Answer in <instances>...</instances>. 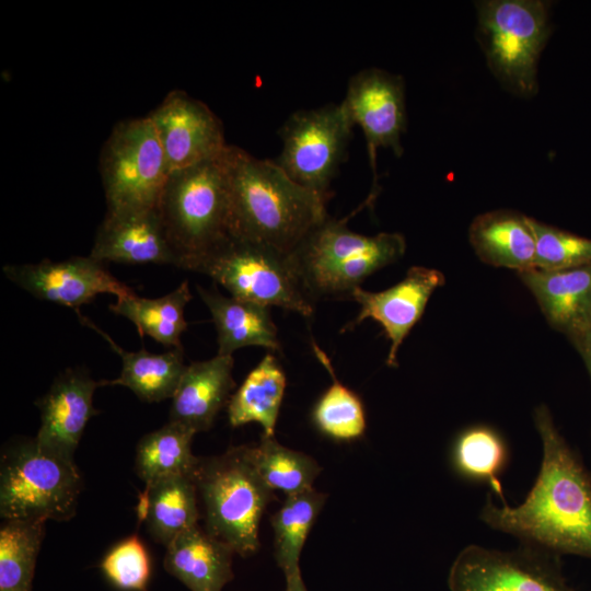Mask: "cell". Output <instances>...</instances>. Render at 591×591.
<instances>
[{
	"label": "cell",
	"mask_w": 591,
	"mask_h": 591,
	"mask_svg": "<svg viewBox=\"0 0 591 591\" xmlns=\"http://www.w3.org/2000/svg\"><path fill=\"white\" fill-rule=\"evenodd\" d=\"M533 420L543 451L533 487L517 507L506 501L496 505L489 494L479 519L526 546L591 559V474L557 429L546 405L535 407Z\"/></svg>",
	"instance_id": "obj_1"
},
{
	"label": "cell",
	"mask_w": 591,
	"mask_h": 591,
	"mask_svg": "<svg viewBox=\"0 0 591 591\" xmlns=\"http://www.w3.org/2000/svg\"><path fill=\"white\" fill-rule=\"evenodd\" d=\"M222 157L231 236L292 254L328 217L326 200L291 179L275 161L230 144Z\"/></svg>",
	"instance_id": "obj_2"
},
{
	"label": "cell",
	"mask_w": 591,
	"mask_h": 591,
	"mask_svg": "<svg viewBox=\"0 0 591 591\" xmlns=\"http://www.w3.org/2000/svg\"><path fill=\"white\" fill-rule=\"evenodd\" d=\"M222 155L173 172L165 184L157 210L178 268L193 271L230 236Z\"/></svg>",
	"instance_id": "obj_3"
},
{
	"label": "cell",
	"mask_w": 591,
	"mask_h": 591,
	"mask_svg": "<svg viewBox=\"0 0 591 591\" xmlns=\"http://www.w3.org/2000/svg\"><path fill=\"white\" fill-rule=\"evenodd\" d=\"M193 478L205 503L206 531L241 556L257 552L259 522L274 493L257 468L254 447L199 457Z\"/></svg>",
	"instance_id": "obj_4"
},
{
	"label": "cell",
	"mask_w": 591,
	"mask_h": 591,
	"mask_svg": "<svg viewBox=\"0 0 591 591\" xmlns=\"http://www.w3.org/2000/svg\"><path fill=\"white\" fill-rule=\"evenodd\" d=\"M344 219L328 217L300 243L292 256L304 288L314 301L349 299L354 289L374 271L399 259L406 250L399 233L373 236L351 231Z\"/></svg>",
	"instance_id": "obj_5"
},
{
	"label": "cell",
	"mask_w": 591,
	"mask_h": 591,
	"mask_svg": "<svg viewBox=\"0 0 591 591\" xmlns=\"http://www.w3.org/2000/svg\"><path fill=\"white\" fill-rule=\"evenodd\" d=\"M549 2L485 0L476 2L477 36L488 68L509 92H537L541 54L552 33Z\"/></svg>",
	"instance_id": "obj_6"
},
{
	"label": "cell",
	"mask_w": 591,
	"mask_h": 591,
	"mask_svg": "<svg viewBox=\"0 0 591 591\" xmlns=\"http://www.w3.org/2000/svg\"><path fill=\"white\" fill-rule=\"evenodd\" d=\"M82 478L74 463L40 448L35 438L1 456L0 514L4 520L66 521L76 514Z\"/></svg>",
	"instance_id": "obj_7"
},
{
	"label": "cell",
	"mask_w": 591,
	"mask_h": 591,
	"mask_svg": "<svg viewBox=\"0 0 591 591\" xmlns=\"http://www.w3.org/2000/svg\"><path fill=\"white\" fill-rule=\"evenodd\" d=\"M193 271L211 277L231 297L305 317L314 313L292 254L230 235Z\"/></svg>",
	"instance_id": "obj_8"
},
{
	"label": "cell",
	"mask_w": 591,
	"mask_h": 591,
	"mask_svg": "<svg viewBox=\"0 0 591 591\" xmlns=\"http://www.w3.org/2000/svg\"><path fill=\"white\" fill-rule=\"evenodd\" d=\"M100 174L107 212L158 209L170 172L149 116L113 127L101 150Z\"/></svg>",
	"instance_id": "obj_9"
},
{
	"label": "cell",
	"mask_w": 591,
	"mask_h": 591,
	"mask_svg": "<svg viewBox=\"0 0 591 591\" xmlns=\"http://www.w3.org/2000/svg\"><path fill=\"white\" fill-rule=\"evenodd\" d=\"M354 126L343 102L297 111L278 130L282 149L275 162L327 201L331 184L347 159Z\"/></svg>",
	"instance_id": "obj_10"
},
{
	"label": "cell",
	"mask_w": 591,
	"mask_h": 591,
	"mask_svg": "<svg viewBox=\"0 0 591 591\" xmlns=\"http://www.w3.org/2000/svg\"><path fill=\"white\" fill-rule=\"evenodd\" d=\"M552 554L526 546L500 551L471 544L449 570L450 591H575Z\"/></svg>",
	"instance_id": "obj_11"
},
{
	"label": "cell",
	"mask_w": 591,
	"mask_h": 591,
	"mask_svg": "<svg viewBox=\"0 0 591 591\" xmlns=\"http://www.w3.org/2000/svg\"><path fill=\"white\" fill-rule=\"evenodd\" d=\"M354 125L366 138L373 189H376V152L389 148L402 157L401 142L406 130L405 83L401 76L380 68H367L354 74L343 101Z\"/></svg>",
	"instance_id": "obj_12"
},
{
	"label": "cell",
	"mask_w": 591,
	"mask_h": 591,
	"mask_svg": "<svg viewBox=\"0 0 591 591\" xmlns=\"http://www.w3.org/2000/svg\"><path fill=\"white\" fill-rule=\"evenodd\" d=\"M2 271L7 279L33 297L74 309L77 313L99 294L121 298L135 293L91 256L5 265Z\"/></svg>",
	"instance_id": "obj_13"
},
{
	"label": "cell",
	"mask_w": 591,
	"mask_h": 591,
	"mask_svg": "<svg viewBox=\"0 0 591 591\" xmlns=\"http://www.w3.org/2000/svg\"><path fill=\"white\" fill-rule=\"evenodd\" d=\"M161 141L170 174L219 157L227 143L216 114L181 90L170 91L148 115Z\"/></svg>",
	"instance_id": "obj_14"
},
{
	"label": "cell",
	"mask_w": 591,
	"mask_h": 591,
	"mask_svg": "<svg viewBox=\"0 0 591 591\" xmlns=\"http://www.w3.org/2000/svg\"><path fill=\"white\" fill-rule=\"evenodd\" d=\"M444 281V275L434 268L413 266L403 280L383 291L370 292L358 287L349 299L360 305V311L341 332L354 328L367 318L378 322L390 340L386 364L396 367L401 345L420 320L431 294Z\"/></svg>",
	"instance_id": "obj_15"
},
{
	"label": "cell",
	"mask_w": 591,
	"mask_h": 591,
	"mask_svg": "<svg viewBox=\"0 0 591 591\" xmlns=\"http://www.w3.org/2000/svg\"><path fill=\"white\" fill-rule=\"evenodd\" d=\"M95 381L83 369H67L53 382L48 392L38 398L40 425L35 437L37 444L68 460L79 445L89 420L97 413L93 406Z\"/></svg>",
	"instance_id": "obj_16"
},
{
	"label": "cell",
	"mask_w": 591,
	"mask_h": 591,
	"mask_svg": "<svg viewBox=\"0 0 591 591\" xmlns=\"http://www.w3.org/2000/svg\"><path fill=\"white\" fill-rule=\"evenodd\" d=\"M103 263L159 264L177 267L158 210L111 213L100 224L90 255Z\"/></svg>",
	"instance_id": "obj_17"
},
{
	"label": "cell",
	"mask_w": 591,
	"mask_h": 591,
	"mask_svg": "<svg viewBox=\"0 0 591 591\" xmlns=\"http://www.w3.org/2000/svg\"><path fill=\"white\" fill-rule=\"evenodd\" d=\"M549 325L570 340L591 324V264L557 271L519 273Z\"/></svg>",
	"instance_id": "obj_18"
},
{
	"label": "cell",
	"mask_w": 591,
	"mask_h": 591,
	"mask_svg": "<svg viewBox=\"0 0 591 591\" xmlns=\"http://www.w3.org/2000/svg\"><path fill=\"white\" fill-rule=\"evenodd\" d=\"M232 356L218 355L188 364L172 397L170 421L178 422L196 433L208 430L230 401L235 383Z\"/></svg>",
	"instance_id": "obj_19"
},
{
	"label": "cell",
	"mask_w": 591,
	"mask_h": 591,
	"mask_svg": "<svg viewBox=\"0 0 591 591\" xmlns=\"http://www.w3.org/2000/svg\"><path fill=\"white\" fill-rule=\"evenodd\" d=\"M470 243L484 263L515 269L535 268V236L530 217L499 209L477 216L468 230Z\"/></svg>",
	"instance_id": "obj_20"
},
{
	"label": "cell",
	"mask_w": 591,
	"mask_h": 591,
	"mask_svg": "<svg viewBox=\"0 0 591 591\" xmlns=\"http://www.w3.org/2000/svg\"><path fill=\"white\" fill-rule=\"evenodd\" d=\"M233 551L195 525L166 546L164 567L190 591H222L233 579Z\"/></svg>",
	"instance_id": "obj_21"
},
{
	"label": "cell",
	"mask_w": 591,
	"mask_h": 591,
	"mask_svg": "<svg viewBox=\"0 0 591 591\" xmlns=\"http://www.w3.org/2000/svg\"><path fill=\"white\" fill-rule=\"evenodd\" d=\"M196 289L211 314L218 355L232 356L235 350L248 346L280 350L269 308L223 296L216 287L206 289L197 285Z\"/></svg>",
	"instance_id": "obj_22"
},
{
	"label": "cell",
	"mask_w": 591,
	"mask_h": 591,
	"mask_svg": "<svg viewBox=\"0 0 591 591\" xmlns=\"http://www.w3.org/2000/svg\"><path fill=\"white\" fill-rule=\"evenodd\" d=\"M78 316L83 324L97 332L121 359L119 376L103 381V385L126 386L147 403L173 397L187 367L184 363L183 349L174 348L162 354H152L144 348L126 351L92 321L81 314Z\"/></svg>",
	"instance_id": "obj_23"
},
{
	"label": "cell",
	"mask_w": 591,
	"mask_h": 591,
	"mask_svg": "<svg viewBox=\"0 0 591 591\" xmlns=\"http://www.w3.org/2000/svg\"><path fill=\"white\" fill-rule=\"evenodd\" d=\"M194 478L175 475L146 485L138 505V515L147 523L152 537L165 547L183 532L198 525Z\"/></svg>",
	"instance_id": "obj_24"
},
{
	"label": "cell",
	"mask_w": 591,
	"mask_h": 591,
	"mask_svg": "<svg viewBox=\"0 0 591 591\" xmlns=\"http://www.w3.org/2000/svg\"><path fill=\"white\" fill-rule=\"evenodd\" d=\"M286 385L281 367L271 354H266L230 397V425L257 422L263 428V436L274 437Z\"/></svg>",
	"instance_id": "obj_25"
},
{
	"label": "cell",
	"mask_w": 591,
	"mask_h": 591,
	"mask_svg": "<svg viewBox=\"0 0 591 591\" xmlns=\"http://www.w3.org/2000/svg\"><path fill=\"white\" fill-rule=\"evenodd\" d=\"M190 300L189 283L184 280L159 298H141L135 293L117 298L109 310L129 320L141 337L149 336L165 347L183 349L181 337L187 328L184 311Z\"/></svg>",
	"instance_id": "obj_26"
},
{
	"label": "cell",
	"mask_w": 591,
	"mask_h": 591,
	"mask_svg": "<svg viewBox=\"0 0 591 591\" xmlns=\"http://www.w3.org/2000/svg\"><path fill=\"white\" fill-rule=\"evenodd\" d=\"M195 434L194 430L170 420L144 434L137 444L135 460V470L140 479L149 485L169 476L193 477L199 462V457L192 452Z\"/></svg>",
	"instance_id": "obj_27"
},
{
	"label": "cell",
	"mask_w": 591,
	"mask_h": 591,
	"mask_svg": "<svg viewBox=\"0 0 591 591\" xmlns=\"http://www.w3.org/2000/svg\"><path fill=\"white\" fill-rule=\"evenodd\" d=\"M325 500L326 495L311 488L288 496L271 517L275 558L286 577L300 571L301 551Z\"/></svg>",
	"instance_id": "obj_28"
},
{
	"label": "cell",
	"mask_w": 591,
	"mask_h": 591,
	"mask_svg": "<svg viewBox=\"0 0 591 591\" xmlns=\"http://www.w3.org/2000/svg\"><path fill=\"white\" fill-rule=\"evenodd\" d=\"M44 520H4L0 529V591H32Z\"/></svg>",
	"instance_id": "obj_29"
},
{
	"label": "cell",
	"mask_w": 591,
	"mask_h": 591,
	"mask_svg": "<svg viewBox=\"0 0 591 591\" xmlns=\"http://www.w3.org/2000/svg\"><path fill=\"white\" fill-rule=\"evenodd\" d=\"M452 462L459 474L488 483L500 500L505 501L499 476L508 462V449L496 430L486 426L464 430L455 440Z\"/></svg>",
	"instance_id": "obj_30"
},
{
	"label": "cell",
	"mask_w": 591,
	"mask_h": 591,
	"mask_svg": "<svg viewBox=\"0 0 591 591\" xmlns=\"http://www.w3.org/2000/svg\"><path fill=\"white\" fill-rule=\"evenodd\" d=\"M313 351L329 373L333 384L322 394L312 413L318 430L335 440L360 438L367 427L366 412L359 396L336 378L327 355L312 340Z\"/></svg>",
	"instance_id": "obj_31"
},
{
	"label": "cell",
	"mask_w": 591,
	"mask_h": 591,
	"mask_svg": "<svg viewBox=\"0 0 591 591\" xmlns=\"http://www.w3.org/2000/svg\"><path fill=\"white\" fill-rule=\"evenodd\" d=\"M254 450L257 468L273 490H280L288 497L313 488L321 466L311 456L265 436Z\"/></svg>",
	"instance_id": "obj_32"
},
{
	"label": "cell",
	"mask_w": 591,
	"mask_h": 591,
	"mask_svg": "<svg viewBox=\"0 0 591 591\" xmlns=\"http://www.w3.org/2000/svg\"><path fill=\"white\" fill-rule=\"evenodd\" d=\"M535 236V268L545 271L571 269L591 264V239L583 237L530 217Z\"/></svg>",
	"instance_id": "obj_33"
},
{
	"label": "cell",
	"mask_w": 591,
	"mask_h": 591,
	"mask_svg": "<svg viewBox=\"0 0 591 591\" xmlns=\"http://www.w3.org/2000/svg\"><path fill=\"white\" fill-rule=\"evenodd\" d=\"M101 570L107 580L124 591H148L151 560L137 535L118 542L104 556Z\"/></svg>",
	"instance_id": "obj_34"
},
{
	"label": "cell",
	"mask_w": 591,
	"mask_h": 591,
	"mask_svg": "<svg viewBox=\"0 0 591 591\" xmlns=\"http://www.w3.org/2000/svg\"><path fill=\"white\" fill-rule=\"evenodd\" d=\"M583 360L591 361V324L577 337L571 339Z\"/></svg>",
	"instance_id": "obj_35"
},
{
	"label": "cell",
	"mask_w": 591,
	"mask_h": 591,
	"mask_svg": "<svg viewBox=\"0 0 591 591\" xmlns=\"http://www.w3.org/2000/svg\"><path fill=\"white\" fill-rule=\"evenodd\" d=\"M286 591H308L300 571L286 577Z\"/></svg>",
	"instance_id": "obj_36"
},
{
	"label": "cell",
	"mask_w": 591,
	"mask_h": 591,
	"mask_svg": "<svg viewBox=\"0 0 591 591\" xmlns=\"http://www.w3.org/2000/svg\"><path fill=\"white\" fill-rule=\"evenodd\" d=\"M584 363H586V367L588 369V372H589V375H590V379H591V361L589 360H583Z\"/></svg>",
	"instance_id": "obj_37"
}]
</instances>
